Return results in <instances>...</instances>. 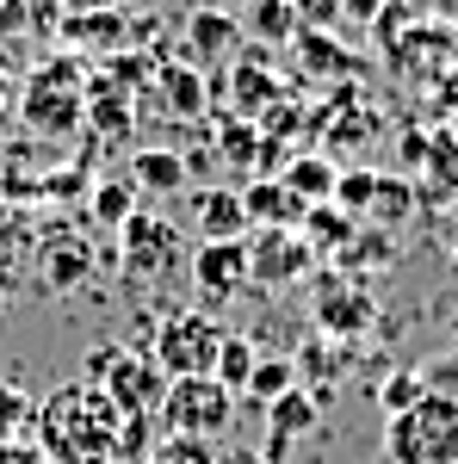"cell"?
<instances>
[{"instance_id":"cell-4","label":"cell","mask_w":458,"mask_h":464,"mask_svg":"<svg viewBox=\"0 0 458 464\" xmlns=\"http://www.w3.org/2000/svg\"><path fill=\"white\" fill-rule=\"evenodd\" d=\"M217 347H223V328H217L205 310H186V316L161 322V334H155L149 359H155L168 378H211Z\"/></svg>"},{"instance_id":"cell-30","label":"cell","mask_w":458,"mask_h":464,"mask_svg":"<svg viewBox=\"0 0 458 464\" xmlns=\"http://www.w3.org/2000/svg\"><path fill=\"white\" fill-rule=\"evenodd\" d=\"M254 137H260V130H248V124H229V137H223V155H229V161H254Z\"/></svg>"},{"instance_id":"cell-1","label":"cell","mask_w":458,"mask_h":464,"mask_svg":"<svg viewBox=\"0 0 458 464\" xmlns=\"http://www.w3.org/2000/svg\"><path fill=\"white\" fill-rule=\"evenodd\" d=\"M37 452L50 464H124V415L100 384H63L37 409Z\"/></svg>"},{"instance_id":"cell-15","label":"cell","mask_w":458,"mask_h":464,"mask_svg":"<svg viewBox=\"0 0 458 464\" xmlns=\"http://www.w3.org/2000/svg\"><path fill=\"white\" fill-rule=\"evenodd\" d=\"M186 32H192V56H205V63H211V56H229V50H236V32H242V25H236V13L205 6V13H192V25H186Z\"/></svg>"},{"instance_id":"cell-2","label":"cell","mask_w":458,"mask_h":464,"mask_svg":"<svg viewBox=\"0 0 458 464\" xmlns=\"http://www.w3.org/2000/svg\"><path fill=\"white\" fill-rule=\"evenodd\" d=\"M87 372L100 378V391L112 396V409H118L124 421H149V415H161V402H168V372L149 353L100 347V353L87 359Z\"/></svg>"},{"instance_id":"cell-28","label":"cell","mask_w":458,"mask_h":464,"mask_svg":"<svg viewBox=\"0 0 458 464\" xmlns=\"http://www.w3.org/2000/svg\"><path fill=\"white\" fill-rule=\"evenodd\" d=\"M297 372H322V378H335V372H341V353H335L328 341H310V347L297 353Z\"/></svg>"},{"instance_id":"cell-27","label":"cell","mask_w":458,"mask_h":464,"mask_svg":"<svg viewBox=\"0 0 458 464\" xmlns=\"http://www.w3.org/2000/svg\"><path fill=\"white\" fill-rule=\"evenodd\" d=\"M341 6H347V0H297V19H304L310 32H328V25H341Z\"/></svg>"},{"instance_id":"cell-8","label":"cell","mask_w":458,"mask_h":464,"mask_svg":"<svg viewBox=\"0 0 458 464\" xmlns=\"http://www.w3.org/2000/svg\"><path fill=\"white\" fill-rule=\"evenodd\" d=\"M242 211H248V229H297L310 205H304L285 179H248L242 186Z\"/></svg>"},{"instance_id":"cell-24","label":"cell","mask_w":458,"mask_h":464,"mask_svg":"<svg viewBox=\"0 0 458 464\" xmlns=\"http://www.w3.org/2000/svg\"><path fill=\"white\" fill-rule=\"evenodd\" d=\"M422 396H427V372H390V384H385L378 402H385V415L396 421V415H409Z\"/></svg>"},{"instance_id":"cell-17","label":"cell","mask_w":458,"mask_h":464,"mask_svg":"<svg viewBox=\"0 0 458 464\" xmlns=\"http://www.w3.org/2000/svg\"><path fill=\"white\" fill-rule=\"evenodd\" d=\"M131 179H137L142 192H180L186 161H180L174 149H137V155H131Z\"/></svg>"},{"instance_id":"cell-22","label":"cell","mask_w":458,"mask_h":464,"mask_svg":"<svg viewBox=\"0 0 458 464\" xmlns=\"http://www.w3.org/2000/svg\"><path fill=\"white\" fill-rule=\"evenodd\" d=\"M291 384H297V359H260V365H254V378H248V402H260V409H267V402H273V396H285L291 391Z\"/></svg>"},{"instance_id":"cell-19","label":"cell","mask_w":458,"mask_h":464,"mask_svg":"<svg viewBox=\"0 0 458 464\" xmlns=\"http://www.w3.org/2000/svg\"><path fill=\"white\" fill-rule=\"evenodd\" d=\"M137 217V179H100L93 186V223L100 229H124Z\"/></svg>"},{"instance_id":"cell-7","label":"cell","mask_w":458,"mask_h":464,"mask_svg":"<svg viewBox=\"0 0 458 464\" xmlns=\"http://www.w3.org/2000/svg\"><path fill=\"white\" fill-rule=\"evenodd\" d=\"M192 285H199V297H211V304H229L248 285V236H236V242H199V254H192Z\"/></svg>"},{"instance_id":"cell-3","label":"cell","mask_w":458,"mask_h":464,"mask_svg":"<svg viewBox=\"0 0 458 464\" xmlns=\"http://www.w3.org/2000/svg\"><path fill=\"white\" fill-rule=\"evenodd\" d=\"M390 459L403 464H453L458 459V402L427 391L409 415L390 421Z\"/></svg>"},{"instance_id":"cell-25","label":"cell","mask_w":458,"mask_h":464,"mask_svg":"<svg viewBox=\"0 0 458 464\" xmlns=\"http://www.w3.org/2000/svg\"><path fill=\"white\" fill-rule=\"evenodd\" d=\"M372 186H378V174L372 168H347V174L335 179V205L347 217H365V205H372Z\"/></svg>"},{"instance_id":"cell-32","label":"cell","mask_w":458,"mask_h":464,"mask_svg":"<svg viewBox=\"0 0 458 464\" xmlns=\"http://www.w3.org/2000/svg\"><path fill=\"white\" fill-rule=\"evenodd\" d=\"M229 464H267V459H260V452H236Z\"/></svg>"},{"instance_id":"cell-10","label":"cell","mask_w":458,"mask_h":464,"mask_svg":"<svg viewBox=\"0 0 458 464\" xmlns=\"http://www.w3.org/2000/svg\"><path fill=\"white\" fill-rule=\"evenodd\" d=\"M192 217H199L205 242H236V236H248L242 192H229V186H211V192H199V198H192Z\"/></svg>"},{"instance_id":"cell-20","label":"cell","mask_w":458,"mask_h":464,"mask_svg":"<svg viewBox=\"0 0 458 464\" xmlns=\"http://www.w3.org/2000/svg\"><path fill=\"white\" fill-rule=\"evenodd\" d=\"M304 242L310 248H341V242H353V217L328 198V205H310L304 211Z\"/></svg>"},{"instance_id":"cell-26","label":"cell","mask_w":458,"mask_h":464,"mask_svg":"<svg viewBox=\"0 0 458 464\" xmlns=\"http://www.w3.org/2000/svg\"><path fill=\"white\" fill-rule=\"evenodd\" d=\"M32 421V409H25V396L19 391H0V446H19V433Z\"/></svg>"},{"instance_id":"cell-5","label":"cell","mask_w":458,"mask_h":464,"mask_svg":"<svg viewBox=\"0 0 458 464\" xmlns=\"http://www.w3.org/2000/svg\"><path fill=\"white\" fill-rule=\"evenodd\" d=\"M161 415H168V433H199V440H211V433L229 428L236 396L223 391L217 378H174V384H168V402H161Z\"/></svg>"},{"instance_id":"cell-23","label":"cell","mask_w":458,"mask_h":464,"mask_svg":"<svg viewBox=\"0 0 458 464\" xmlns=\"http://www.w3.org/2000/svg\"><path fill=\"white\" fill-rule=\"evenodd\" d=\"M142 464H217V452H211V440H199V433H168Z\"/></svg>"},{"instance_id":"cell-14","label":"cell","mask_w":458,"mask_h":464,"mask_svg":"<svg viewBox=\"0 0 458 464\" xmlns=\"http://www.w3.org/2000/svg\"><path fill=\"white\" fill-rule=\"evenodd\" d=\"M285 186L304 198V205H328L335 198V179H341V168L328 161V155H297V161H285Z\"/></svg>"},{"instance_id":"cell-18","label":"cell","mask_w":458,"mask_h":464,"mask_svg":"<svg viewBox=\"0 0 458 464\" xmlns=\"http://www.w3.org/2000/svg\"><path fill=\"white\" fill-rule=\"evenodd\" d=\"M415 211V186L396 174H378V186H372V205H365V217L378 223V229H396L403 217Z\"/></svg>"},{"instance_id":"cell-21","label":"cell","mask_w":458,"mask_h":464,"mask_svg":"<svg viewBox=\"0 0 458 464\" xmlns=\"http://www.w3.org/2000/svg\"><path fill=\"white\" fill-rule=\"evenodd\" d=\"M254 32L267 37V44H291V37L304 32L297 0H254Z\"/></svg>"},{"instance_id":"cell-31","label":"cell","mask_w":458,"mask_h":464,"mask_svg":"<svg viewBox=\"0 0 458 464\" xmlns=\"http://www.w3.org/2000/svg\"><path fill=\"white\" fill-rule=\"evenodd\" d=\"M378 6H385V0H347V6H341V25H372Z\"/></svg>"},{"instance_id":"cell-16","label":"cell","mask_w":458,"mask_h":464,"mask_svg":"<svg viewBox=\"0 0 458 464\" xmlns=\"http://www.w3.org/2000/svg\"><path fill=\"white\" fill-rule=\"evenodd\" d=\"M254 365H260L254 341H248V334H223V347H217L211 378H217V384H223L229 396H242V391H248V378H254Z\"/></svg>"},{"instance_id":"cell-11","label":"cell","mask_w":458,"mask_h":464,"mask_svg":"<svg viewBox=\"0 0 458 464\" xmlns=\"http://www.w3.org/2000/svg\"><path fill=\"white\" fill-rule=\"evenodd\" d=\"M322 421V396L317 391H304V384H291L285 396H273L267 402V428L285 433V440H304V433H317Z\"/></svg>"},{"instance_id":"cell-33","label":"cell","mask_w":458,"mask_h":464,"mask_svg":"<svg viewBox=\"0 0 458 464\" xmlns=\"http://www.w3.org/2000/svg\"><path fill=\"white\" fill-rule=\"evenodd\" d=\"M229 6H254V0H223V13H229Z\"/></svg>"},{"instance_id":"cell-6","label":"cell","mask_w":458,"mask_h":464,"mask_svg":"<svg viewBox=\"0 0 458 464\" xmlns=\"http://www.w3.org/2000/svg\"><path fill=\"white\" fill-rule=\"evenodd\" d=\"M310 260H317V248H310L297 229H260V236L248 242V279H260V285H291V279L310 273Z\"/></svg>"},{"instance_id":"cell-29","label":"cell","mask_w":458,"mask_h":464,"mask_svg":"<svg viewBox=\"0 0 458 464\" xmlns=\"http://www.w3.org/2000/svg\"><path fill=\"white\" fill-rule=\"evenodd\" d=\"M168 81H174V106L180 111H199V106H205V87H199V74H192V69H174Z\"/></svg>"},{"instance_id":"cell-9","label":"cell","mask_w":458,"mask_h":464,"mask_svg":"<svg viewBox=\"0 0 458 464\" xmlns=\"http://www.w3.org/2000/svg\"><path fill=\"white\" fill-rule=\"evenodd\" d=\"M174 254H180V242H174L168 223H155V217H131V223H124V266H131L137 279H149L155 266H168Z\"/></svg>"},{"instance_id":"cell-13","label":"cell","mask_w":458,"mask_h":464,"mask_svg":"<svg viewBox=\"0 0 458 464\" xmlns=\"http://www.w3.org/2000/svg\"><path fill=\"white\" fill-rule=\"evenodd\" d=\"M93 273V248H87V236H50V248H44V285H81Z\"/></svg>"},{"instance_id":"cell-12","label":"cell","mask_w":458,"mask_h":464,"mask_svg":"<svg viewBox=\"0 0 458 464\" xmlns=\"http://www.w3.org/2000/svg\"><path fill=\"white\" fill-rule=\"evenodd\" d=\"M317 322H322V334H359L372 322V297L353 285H328L317 304Z\"/></svg>"}]
</instances>
